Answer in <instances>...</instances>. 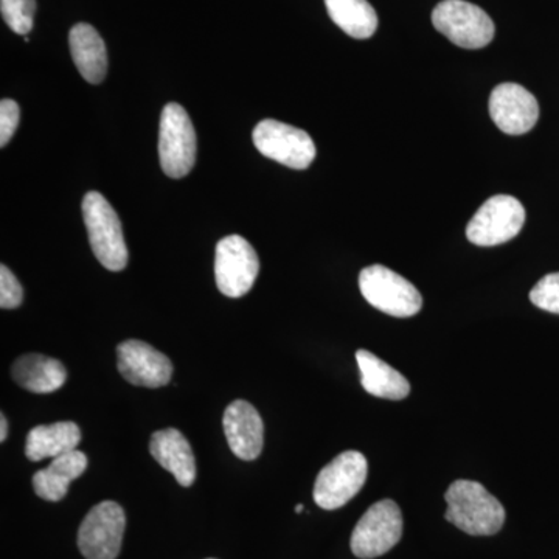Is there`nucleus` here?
<instances>
[{
	"mask_svg": "<svg viewBox=\"0 0 559 559\" xmlns=\"http://www.w3.org/2000/svg\"><path fill=\"white\" fill-rule=\"evenodd\" d=\"M403 536V514L393 500L371 506L353 530L352 551L360 559L381 557L392 550Z\"/></svg>",
	"mask_w": 559,
	"mask_h": 559,
	"instance_id": "nucleus-7",
	"label": "nucleus"
},
{
	"mask_svg": "<svg viewBox=\"0 0 559 559\" xmlns=\"http://www.w3.org/2000/svg\"><path fill=\"white\" fill-rule=\"evenodd\" d=\"M86 468L87 457L84 452H68L51 460L46 469H40L33 476V488L40 499L58 502L66 498L70 484L83 476Z\"/></svg>",
	"mask_w": 559,
	"mask_h": 559,
	"instance_id": "nucleus-18",
	"label": "nucleus"
},
{
	"mask_svg": "<svg viewBox=\"0 0 559 559\" xmlns=\"http://www.w3.org/2000/svg\"><path fill=\"white\" fill-rule=\"evenodd\" d=\"M489 116L500 131L522 135L535 128L539 105L535 95L516 83H502L489 97Z\"/></svg>",
	"mask_w": 559,
	"mask_h": 559,
	"instance_id": "nucleus-13",
	"label": "nucleus"
},
{
	"mask_svg": "<svg viewBox=\"0 0 559 559\" xmlns=\"http://www.w3.org/2000/svg\"><path fill=\"white\" fill-rule=\"evenodd\" d=\"M301 511H304V506L299 503V506L296 507V513H301Z\"/></svg>",
	"mask_w": 559,
	"mask_h": 559,
	"instance_id": "nucleus-27",
	"label": "nucleus"
},
{
	"mask_svg": "<svg viewBox=\"0 0 559 559\" xmlns=\"http://www.w3.org/2000/svg\"><path fill=\"white\" fill-rule=\"evenodd\" d=\"M0 10L3 21L11 31L22 36H27L32 32L36 11L35 0H0Z\"/></svg>",
	"mask_w": 559,
	"mask_h": 559,
	"instance_id": "nucleus-22",
	"label": "nucleus"
},
{
	"mask_svg": "<svg viewBox=\"0 0 559 559\" xmlns=\"http://www.w3.org/2000/svg\"><path fill=\"white\" fill-rule=\"evenodd\" d=\"M433 27L462 49L477 50L495 39V22L465 0H443L433 9Z\"/></svg>",
	"mask_w": 559,
	"mask_h": 559,
	"instance_id": "nucleus-5",
	"label": "nucleus"
},
{
	"mask_svg": "<svg viewBox=\"0 0 559 559\" xmlns=\"http://www.w3.org/2000/svg\"><path fill=\"white\" fill-rule=\"evenodd\" d=\"M150 452L154 460L175 476L182 487L197 480V463L189 440L176 429H164L151 437Z\"/></svg>",
	"mask_w": 559,
	"mask_h": 559,
	"instance_id": "nucleus-15",
	"label": "nucleus"
},
{
	"mask_svg": "<svg viewBox=\"0 0 559 559\" xmlns=\"http://www.w3.org/2000/svg\"><path fill=\"white\" fill-rule=\"evenodd\" d=\"M14 381L33 393H51L68 380V370L60 360L44 355H25L13 364Z\"/></svg>",
	"mask_w": 559,
	"mask_h": 559,
	"instance_id": "nucleus-20",
	"label": "nucleus"
},
{
	"mask_svg": "<svg viewBox=\"0 0 559 559\" xmlns=\"http://www.w3.org/2000/svg\"><path fill=\"white\" fill-rule=\"evenodd\" d=\"M253 143L263 156L294 170L310 167L318 153L308 132L272 119L261 120L257 124Z\"/></svg>",
	"mask_w": 559,
	"mask_h": 559,
	"instance_id": "nucleus-10",
	"label": "nucleus"
},
{
	"mask_svg": "<svg viewBox=\"0 0 559 559\" xmlns=\"http://www.w3.org/2000/svg\"><path fill=\"white\" fill-rule=\"evenodd\" d=\"M260 261L252 245L240 235H229L216 245V286L224 296L240 299L259 277Z\"/></svg>",
	"mask_w": 559,
	"mask_h": 559,
	"instance_id": "nucleus-9",
	"label": "nucleus"
},
{
	"mask_svg": "<svg viewBox=\"0 0 559 559\" xmlns=\"http://www.w3.org/2000/svg\"><path fill=\"white\" fill-rule=\"evenodd\" d=\"M9 436V421H7L5 415L2 414L0 417V441H5Z\"/></svg>",
	"mask_w": 559,
	"mask_h": 559,
	"instance_id": "nucleus-26",
	"label": "nucleus"
},
{
	"mask_svg": "<svg viewBox=\"0 0 559 559\" xmlns=\"http://www.w3.org/2000/svg\"><path fill=\"white\" fill-rule=\"evenodd\" d=\"M356 360L360 370V384L370 395L393 401L404 400L409 395V381L373 353L358 349Z\"/></svg>",
	"mask_w": 559,
	"mask_h": 559,
	"instance_id": "nucleus-17",
	"label": "nucleus"
},
{
	"mask_svg": "<svg viewBox=\"0 0 559 559\" xmlns=\"http://www.w3.org/2000/svg\"><path fill=\"white\" fill-rule=\"evenodd\" d=\"M530 300L540 310L559 314V272L540 278L530 293Z\"/></svg>",
	"mask_w": 559,
	"mask_h": 559,
	"instance_id": "nucleus-23",
	"label": "nucleus"
},
{
	"mask_svg": "<svg viewBox=\"0 0 559 559\" xmlns=\"http://www.w3.org/2000/svg\"><path fill=\"white\" fill-rule=\"evenodd\" d=\"M159 159L162 170L173 179L186 178L197 162V132L178 103H168L162 110Z\"/></svg>",
	"mask_w": 559,
	"mask_h": 559,
	"instance_id": "nucleus-3",
	"label": "nucleus"
},
{
	"mask_svg": "<svg viewBox=\"0 0 559 559\" xmlns=\"http://www.w3.org/2000/svg\"><path fill=\"white\" fill-rule=\"evenodd\" d=\"M444 499V518L468 535L491 536L503 527L506 509L479 481L455 480Z\"/></svg>",
	"mask_w": 559,
	"mask_h": 559,
	"instance_id": "nucleus-1",
	"label": "nucleus"
},
{
	"mask_svg": "<svg viewBox=\"0 0 559 559\" xmlns=\"http://www.w3.org/2000/svg\"><path fill=\"white\" fill-rule=\"evenodd\" d=\"M127 518L119 503L105 500L86 514L79 530V549L86 559H116Z\"/></svg>",
	"mask_w": 559,
	"mask_h": 559,
	"instance_id": "nucleus-11",
	"label": "nucleus"
},
{
	"mask_svg": "<svg viewBox=\"0 0 559 559\" xmlns=\"http://www.w3.org/2000/svg\"><path fill=\"white\" fill-rule=\"evenodd\" d=\"M70 53L84 80L100 84L108 72V51L100 33L90 24H76L69 35Z\"/></svg>",
	"mask_w": 559,
	"mask_h": 559,
	"instance_id": "nucleus-16",
	"label": "nucleus"
},
{
	"mask_svg": "<svg viewBox=\"0 0 559 559\" xmlns=\"http://www.w3.org/2000/svg\"><path fill=\"white\" fill-rule=\"evenodd\" d=\"M24 299V290L21 283L14 277L13 272L2 264L0 266V308L2 310H14L21 307Z\"/></svg>",
	"mask_w": 559,
	"mask_h": 559,
	"instance_id": "nucleus-24",
	"label": "nucleus"
},
{
	"mask_svg": "<svg viewBox=\"0 0 559 559\" xmlns=\"http://www.w3.org/2000/svg\"><path fill=\"white\" fill-rule=\"evenodd\" d=\"M81 441V430L76 423L58 421L53 425L36 426L27 436L25 455L32 462L57 459L75 451Z\"/></svg>",
	"mask_w": 559,
	"mask_h": 559,
	"instance_id": "nucleus-19",
	"label": "nucleus"
},
{
	"mask_svg": "<svg viewBox=\"0 0 559 559\" xmlns=\"http://www.w3.org/2000/svg\"><path fill=\"white\" fill-rule=\"evenodd\" d=\"M525 223V209L516 198L496 194L489 198L466 227V237L481 248L503 245L520 234Z\"/></svg>",
	"mask_w": 559,
	"mask_h": 559,
	"instance_id": "nucleus-8",
	"label": "nucleus"
},
{
	"mask_svg": "<svg viewBox=\"0 0 559 559\" xmlns=\"http://www.w3.org/2000/svg\"><path fill=\"white\" fill-rule=\"evenodd\" d=\"M359 289L371 307L393 318H412L423 307L421 294L409 280L381 264L360 272Z\"/></svg>",
	"mask_w": 559,
	"mask_h": 559,
	"instance_id": "nucleus-4",
	"label": "nucleus"
},
{
	"mask_svg": "<svg viewBox=\"0 0 559 559\" xmlns=\"http://www.w3.org/2000/svg\"><path fill=\"white\" fill-rule=\"evenodd\" d=\"M121 377L139 388H164L171 380V360L143 341H124L117 347Z\"/></svg>",
	"mask_w": 559,
	"mask_h": 559,
	"instance_id": "nucleus-12",
	"label": "nucleus"
},
{
	"mask_svg": "<svg viewBox=\"0 0 559 559\" xmlns=\"http://www.w3.org/2000/svg\"><path fill=\"white\" fill-rule=\"evenodd\" d=\"M83 216L92 252L106 270L123 271L128 248L116 210L98 191H90L83 200Z\"/></svg>",
	"mask_w": 559,
	"mask_h": 559,
	"instance_id": "nucleus-2",
	"label": "nucleus"
},
{
	"mask_svg": "<svg viewBox=\"0 0 559 559\" xmlns=\"http://www.w3.org/2000/svg\"><path fill=\"white\" fill-rule=\"evenodd\" d=\"M223 426L227 443L238 459L250 462L259 457L263 451L264 425L252 404L234 401L224 412Z\"/></svg>",
	"mask_w": 559,
	"mask_h": 559,
	"instance_id": "nucleus-14",
	"label": "nucleus"
},
{
	"mask_svg": "<svg viewBox=\"0 0 559 559\" xmlns=\"http://www.w3.org/2000/svg\"><path fill=\"white\" fill-rule=\"evenodd\" d=\"M21 110L16 102L5 98L0 103V146H7L20 127Z\"/></svg>",
	"mask_w": 559,
	"mask_h": 559,
	"instance_id": "nucleus-25",
	"label": "nucleus"
},
{
	"mask_svg": "<svg viewBox=\"0 0 559 559\" xmlns=\"http://www.w3.org/2000/svg\"><path fill=\"white\" fill-rule=\"evenodd\" d=\"M331 21L355 39H369L378 28V14L367 0H325Z\"/></svg>",
	"mask_w": 559,
	"mask_h": 559,
	"instance_id": "nucleus-21",
	"label": "nucleus"
},
{
	"mask_svg": "<svg viewBox=\"0 0 559 559\" xmlns=\"http://www.w3.org/2000/svg\"><path fill=\"white\" fill-rule=\"evenodd\" d=\"M369 474V463L358 451L342 452L320 471L314 485V502L323 510H337L360 491Z\"/></svg>",
	"mask_w": 559,
	"mask_h": 559,
	"instance_id": "nucleus-6",
	"label": "nucleus"
}]
</instances>
